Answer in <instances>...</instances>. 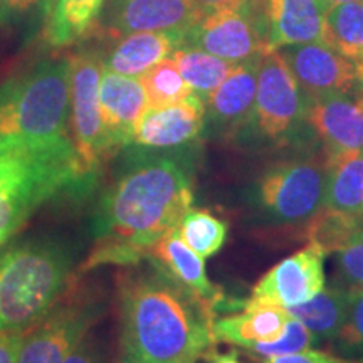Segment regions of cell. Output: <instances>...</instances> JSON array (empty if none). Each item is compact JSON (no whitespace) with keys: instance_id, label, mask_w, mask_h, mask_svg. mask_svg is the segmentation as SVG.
Here are the masks:
<instances>
[{"instance_id":"obj_1","label":"cell","mask_w":363,"mask_h":363,"mask_svg":"<svg viewBox=\"0 0 363 363\" xmlns=\"http://www.w3.org/2000/svg\"><path fill=\"white\" fill-rule=\"evenodd\" d=\"M125 157L99 199L93 233L98 246L86 267L135 264L179 229L194 203L192 162L185 150L125 147Z\"/></svg>"},{"instance_id":"obj_2","label":"cell","mask_w":363,"mask_h":363,"mask_svg":"<svg viewBox=\"0 0 363 363\" xmlns=\"http://www.w3.org/2000/svg\"><path fill=\"white\" fill-rule=\"evenodd\" d=\"M121 363H194L214 345L216 310L153 261L120 288Z\"/></svg>"},{"instance_id":"obj_3","label":"cell","mask_w":363,"mask_h":363,"mask_svg":"<svg viewBox=\"0 0 363 363\" xmlns=\"http://www.w3.org/2000/svg\"><path fill=\"white\" fill-rule=\"evenodd\" d=\"M71 62L48 59L0 84V155L74 150Z\"/></svg>"},{"instance_id":"obj_4","label":"cell","mask_w":363,"mask_h":363,"mask_svg":"<svg viewBox=\"0 0 363 363\" xmlns=\"http://www.w3.org/2000/svg\"><path fill=\"white\" fill-rule=\"evenodd\" d=\"M71 254L56 240L0 247V331H27L44 320L66 291Z\"/></svg>"},{"instance_id":"obj_5","label":"cell","mask_w":363,"mask_h":363,"mask_svg":"<svg viewBox=\"0 0 363 363\" xmlns=\"http://www.w3.org/2000/svg\"><path fill=\"white\" fill-rule=\"evenodd\" d=\"M91 189L74 150L0 155V247L45 202Z\"/></svg>"},{"instance_id":"obj_6","label":"cell","mask_w":363,"mask_h":363,"mask_svg":"<svg viewBox=\"0 0 363 363\" xmlns=\"http://www.w3.org/2000/svg\"><path fill=\"white\" fill-rule=\"evenodd\" d=\"M328 163L318 157H293L272 163L256 184V201L267 219L294 224L323 207Z\"/></svg>"},{"instance_id":"obj_7","label":"cell","mask_w":363,"mask_h":363,"mask_svg":"<svg viewBox=\"0 0 363 363\" xmlns=\"http://www.w3.org/2000/svg\"><path fill=\"white\" fill-rule=\"evenodd\" d=\"M71 62V138L86 179L94 185L98 170L113 150L108 143L99 106V81L103 57L83 51L69 57Z\"/></svg>"},{"instance_id":"obj_8","label":"cell","mask_w":363,"mask_h":363,"mask_svg":"<svg viewBox=\"0 0 363 363\" xmlns=\"http://www.w3.org/2000/svg\"><path fill=\"white\" fill-rule=\"evenodd\" d=\"M184 45L202 49L230 65L261 57L271 51L264 0L203 13L184 34Z\"/></svg>"},{"instance_id":"obj_9","label":"cell","mask_w":363,"mask_h":363,"mask_svg":"<svg viewBox=\"0 0 363 363\" xmlns=\"http://www.w3.org/2000/svg\"><path fill=\"white\" fill-rule=\"evenodd\" d=\"M306 99L279 49L262 54L251 125L272 142H283L305 121Z\"/></svg>"},{"instance_id":"obj_10","label":"cell","mask_w":363,"mask_h":363,"mask_svg":"<svg viewBox=\"0 0 363 363\" xmlns=\"http://www.w3.org/2000/svg\"><path fill=\"white\" fill-rule=\"evenodd\" d=\"M101 311L103 306L99 303L83 299L49 313L26 331L17 363H65L83 342Z\"/></svg>"},{"instance_id":"obj_11","label":"cell","mask_w":363,"mask_h":363,"mask_svg":"<svg viewBox=\"0 0 363 363\" xmlns=\"http://www.w3.org/2000/svg\"><path fill=\"white\" fill-rule=\"evenodd\" d=\"M325 257L311 246L291 254L254 284L251 298L281 308L310 301L325 289Z\"/></svg>"},{"instance_id":"obj_12","label":"cell","mask_w":363,"mask_h":363,"mask_svg":"<svg viewBox=\"0 0 363 363\" xmlns=\"http://www.w3.org/2000/svg\"><path fill=\"white\" fill-rule=\"evenodd\" d=\"M305 121L323 143L326 163L363 150V98L355 91L308 99Z\"/></svg>"},{"instance_id":"obj_13","label":"cell","mask_w":363,"mask_h":363,"mask_svg":"<svg viewBox=\"0 0 363 363\" xmlns=\"http://www.w3.org/2000/svg\"><path fill=\"white\" fill-rule=\"evenodd\" d=\"M279 52L306 101L355 89L357 66L323 43L289 45Z\"/></svg>"},{"instance_id":"obj_14","label":"cell","mask_w":363,"mask_h":363,"mask_svg":"<svg viewBox=\"0 0 363 363\" xmlns=\"http://www.w3.org/2000/svg\"><path fill=\"white\" fill-rule=\"evenodd\" d=\"M201 17L194 0H113L106 30L115 39L148 30L185 34Z\"/></svg>"},{"instance_id":"obj_15","label":"cell","mask_w":363,"mask_h":363,"mask_svg":"<svg viewBox=\"0 0 363 363\" xmlns=\"http://www.w3.org/2000/svg\"><path fill=\"white\" fill-rule=\"evenodd\" d=\"M206 115L207 104L195 94L169 106L147 108L136 125L131 145L155 150L182 148L201 136Z\"/></svg>"},{"instance_id":"obj_16","label":"cell","mask_w":363,"mask_h":363,"mask_svg":"<svg viewBox=\"0 0 363 363\" xmlns=\"http://www.w3.org/2000/svg\"><path fill=\"white\" fill-rule=\"evenodd\" d=\"M99 106L113 152L133 142V133L140 118L148 108L147 94L140 78L118 74L103 67L99 81Z\"/></svg>"},{"instance_id":"obj_17","label":"cell","mask_w":363,"mask_h":363,"mask_svg":"<svg viewBox=\"0 0 363 363\" xmlns=\"http://www.w3.org/2000/svg\"><path fill=\"white\" fill-rule=\"evenodd\" d=\"M271 51L308 43H323L328 6L323 0H264Z\"/></svg>"},{"instance_id":"obj_18","label":"cell","mask_w":363,"mask_h":363,"mask_svg":"<svg viewBox=\"0 0 363 363\" xmlns=\"http://www.w3.org/2000/svg\"><path fill=\"white\" fill-rule=\"evenodd\" d=\"M261 57L238 65L207 101L206 120L214 128L233 133L251 125L256 103Z\"/></svg>"},{"instance_id":"obj_19","label":"cell","mask_w":363,"mask_h":363,"mask_svg":"<svg viewBox=\"0 0 363 363\" xmlns=\"http://www.w3.org/2000/svg\"><path fill=\"white\" fill-rule=\"evenodd\" d=\"M235 315L216 318L212 333L216 342L251 348L256 343H269L284 333L289 313L286 308L257 303L252 298L239 303Z\"/></svg>"},{"instance_id":"obj_20","label":"cell","mask_w":363,"mask_h":363,"mask_svg":"<svg viewBox=\"0 0 363 363\" xmlns=\"http://www.w3.org/2000/svg\"><path fill=\"white\" fill-rule=\"evenodd\" d=\"M118 43L103 59V67L118 74L140 78L163 59L184 45V34L177 30H148L116 39Z\"/></svg>"},{"instance_id":"obj_21","label":"cell","mask_w":363,"mask_h":363,"mask_svg":"<svg viewBox=\"0 0 363 363\" xmlns=\"http://www.w3.org/2000/svg\"><path fill=\"white\" fill-rule=\"evenodd\" d=\"M148 256L152 261L165 267L174 278L189 288L194 294L208 303L214 310L224 301L220 288L211 283L206 272V259L192 251L180 239L179 230L167 234L165 238L150 249Z\"/></svg>"},{"instance_id":"obj_22","label":"cell","mask_w":363,"mask_h":363,"mask_svg":"<svg viewBox=\"0 0 363 363\" xmlns=\"http://www.w3.org/2000/svg\"><path fill=\"white\" fill-rule=\"evenodd\" d=\"M104 0H43L44 39L52 48L78 43L98 19Z\"/></svg>"},{"instance_id":"obj_23","label":"cell","mask_w":363,"mask_h":363,"mask_svg":"<svg viewBox=\"0 0 363 363\" xmlns=\"http://www.w3.org/2000/svg\"><path fill=\"white\" fill-rule=\"evenodd\" d=\"M348 305L347 286H331L318 293L310 301L286 308L293 318L301 321L320 342H335L342 330Z\"/></svg>"},{"instance_id":"obj_24","label":"cell","mask_w":363,"mask_h":363,"mask_svg":"<svg viewBox=\"0 0 363 363\" xmlns=\"http://www.w3.org/2000/svg\"><path fill=\"white\" fill-rule=\"evenodd\" d=\"M325 208L363 216V150L328 162Z\"/></svg>"},{"instance_id":"obj_25","label":"cell","mask_w":363,"mask_h":363,"mask_svg":"<svg viewBox=\"0 0 363 363\" xmlns=\"http://www.w3.org/2000/svg\"><path fill=\"white\" fill-rule=\"evenodd\" d=\"M325 44L355 66L363 65V0L328 9Z\"/></svg>"},{"instance_id":"obj_26","label":"cell","mask_w":363,"mask_h":363,"mask_svg":"<svg viewBox=\"0 0 363 363\" xmlns=\"http://www.w3.org/2000/svg\"><path fill=\"white\" fill-rule=\"evenodd\" d=\"M172 59L179 67L182 78L190 86L195 96H199L207 104L208 98L230 71L238 65H230L224 59L212 56L197 48H179L172 54Z\"/></svg>"},{"instance_id":"obj_27","label":"cell","mask_w":363,"mask_h":363,"mask_svg":"<svg viewBox=\"0 0 363 363\" xmlns=\"http://www.w3.org/2000/svg\"><path fill=\"white\" fill-rule=\"evenodd\" d=\"M363 233V216L345 214L321 207L311 219H308L305 235L308 246L328 256L342 251L353 239Z\"/></svg>"},{"instance_id":"obj_28","label":"cell","mask_w":363,"mask_h":363,"mask_svg":"<svg viewBox=\"0 0 363 363\" xmlns=\"http://www.w3.org/2000/svg\"><path fill=\"white\" fill-rule=\"evenodd\" d=\"M179 235L187 246L207 259L214 256L224 246L229 225L225 220L212 216L207 211L190 208L187 214L182 217L179 224Z\"/></svg>"},{"instance_id":"obj_29","label":"cell","mask_w":363,"mask_h":363,"mask_svg":"<svg viewBox=\"0 0 363 363\" xmlns=\"http://www.w3.org/2000/svg\"><path fill=\"white\" fill-rule=\"evenodd\" d=\"M148 108H162L179 103L192 93L190 86L182 78L174 59L167 57L140 76Z\"/></svg>"},{"instance_id":"obj_30","label":"cell","mask_w":363,"mask_h":363,"mask_svg":"<svg viewBox=\"0 0 363 363\" xmlns=\"http://www.w3.org/2000/svg\"><path fill=\"white\" fill-rule=\"evenodd\" d=\"M335 347L343 357L363 360V288H348L347 315Z\"/></svg>"},{"instance_id":"obj_31","label":"cell","mask_w":363,"mask_h":363,"mask_svg":"<svg viewBox=\"0 0 363 363\" xmlns=\"http://www.w3.org/2000/svg\"><path fill=\"white\" fill-rule=\"evenodd\" d=\"M318 340L310 330L306 328L301 321L289 315L288 323H286L284 333L278 340L269 343H256L249 348V352L257 353L259 357L271 358L279 355H288V353H298L310 350L315 347Z\"/></svg>"},{"instance_id":"obj_32","label":"cell","mask_w":363,"mask_h":363,"mask_svg":"<svg viewBox=\"0 0 363 363\" xmlns=\"http://www.w3.org/2000/svg\"><path fill=\"white\" fill-rule=\"evenodd\" d=\"M337 266L342 286L363 288V233L338 251Z\"/></svg>"},{"instance_id":"obj_33","label":"cell","mask_w":363,"mask_h":363,"mask_svg":"<svg viewBox=\"0 0 363 363\" xmlns=\"http://www.w3.org/2000/svg\"><path fill=\"white\" fill-rule=\"evenodd\" d=\"M264 363H363V360L337 357V355H331V353L318 352L310 348V350H305V352L288 353V355L266 358Z\"/></svg>"},{"instance_id":"obj_34","label":"cell","mask_w":363,"mask_h":363,"mask_svg":"<svg viewBox=\"0 0 363 363\" xmlns=\"http://www.w3.org/2000/svg\"><path fill=\"white\" fill-rule=\"evenodd\" d=\"M26 331H0V363H17Z\"/></svg>"},{"instance_id":"obj_35","label":"cell","mask_w":363,"mask_h":363,"mask_svg":"<svg viewBox=\"0 0 363 363\" xmlns=\"http://www.w3.org/2000/svg\"><path fill=\"white\" fill-rule=\"evenodd\" d=\"M65 363H103V355L98 345L91 338L84 337Z\"/></svg>"},{"instance_id":"obj_36","label":"cell","mask_w":363,"mask_h":363,"mask_svg":"<svg viewBox=\"0 0 363 363\" xmlns=\"http://www.w3.org/2000/svg\"><path fill=\"white\" fill-rule=\"evenodd\" d=\"M35 4L38 0H0V22L16 21Z\"/></svg>"},{"instance_id":"obj_37","label":"cell","mask_w":363,"mask_h":363,"mask_svg":"<svg viewBox=\"0 0 363 363\" xmlns=\"http://www.w3.org/2000/svg\"><path fill=\"white\" fill-rule=\"evenodd\" d=\"M194 2L203 16V13H211V12L220 11V9L238 7V6H244V4L261 2V0H194Z\"/></svg>"},{"instance_id":"obj_38","label":"cell","mask_w":363,"mask_h":363,"mask_svg":"<svg viewBox=\"0 0 363 363\" xmlns=\"http://www.w3.org/2000/svg\"><path fill=\"white\" fill-rule=\"evenodd\" d=\"M211 363H242L239 360L238 353H212L211 355Z\"/></svg>"},{"instance_id":"obj_39","label":"cell","mask_w":363,"mask_h":363,"mask_svg":"<svg viewBox=\"0 0 363 363\" xmlns=\"http://www.w3.org/2000/svg\"><path fill=\"white\" fill-rule=\"evenodd\" d=\"M355 93L363 98V65L357 66V81H355Z\"/></svg>"},{"instance_id":"obj_40","label":"cell","mask_w":363,"mask_h":363,"mask_svg":"<svg viewBox=\"0 0 363 363\" xmlns=\"http://www.w3.org/2000/svg\"><path fill=\"white\" fill-rule=\"evenodd\" d=\"M326 6L333 7V6H340V4H347V2H357V0H323Z\"/></svg>"}]
</instances>
